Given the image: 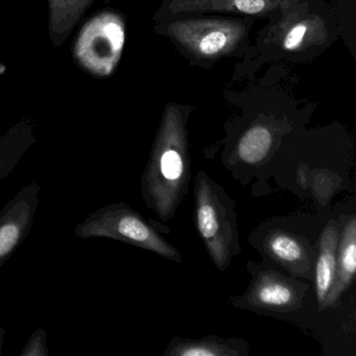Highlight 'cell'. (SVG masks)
<instances>
[{
  "instance_id": "obj_8",
  "label": "cell",
  "mask_w": 356,
  "mask_h": 356,
  "mask_svg": "<svg viewBox=\"0 0 356 356\" xmlns=\"http://www.w3.org/2000/svg\"><path fill=\"white\" fill-rule=\"evenodd\" d=\"M356 270V220L351 216L346 222L337 245L334 282L323 306L334 303L349 289Z\"/></svg>"
},
{
  "instance_id": "obj_13",
  "label": "cell",
  "mask_w": 356,
  "mask_h": 356,
  "mask_svg": "<svg viewBox=\"0 0 356 356\" xmlns=\"http://www.w3.org/2000/svg\"><path fill=\"white\" fill-rule=\"evenodd\" d=\"M239 341L207 339L204 341H174L168 347L166 355L176 356H216L241 355Z\"/></svg>"
},
{
  "instance_id": "obj_16",
  "label": "cell",
  "mask_w": 356,
  "mask_h": 356,
  "mask_svg": "<svg viewBox=\"0 0 356 356\" xmlns=\"http://www.w3.org/2000/svg\"><path fill=\"white\" fill-rule=\"evenodd\" d=\"M22 356H49V352L47 345V332L40 327L33 332L28 343L22 350Z\"/></svg>"
},
{
  "instance_id": "obj_3",
  "label": "cell",
  "mask_w": 356,
  "mask_h": 356,
  "mask_svg": "<svg viewBox=\"0 0 356 356\" xmlns=\"http://www.w3.org/2000/svg\"><path fill=\"white\" fill-rule=\"evenodd\" d=\"M74 234L82 239H115L181 261L174 247L168 245L140 213L124 203L110 204L95 210L74 228Z\"/></svg>"
},
{
  "instance_id": "obj_10",
  "label": "cell",
  "mask_w": 356,
  "mask_h": 356,
  "mask_svg": "<svg viewBox=\"0 0 356 356\" xmlns=\"http://www.w3.org/2000/svg\"><path fill=\"white\" fill-rule=\"evenodd\" d=\"M339 241L337 226L334 224L328 225L321 236L320 253L316 266V297L320 305L324 304L334 282Z\"/></svg>"
},
{
  "instance_id": "obj_15",
  "label": "cell",
  "mask_w": 356,
  "mask_h": 356,
  "mask_svg": "<svg viewBox=\"0 0 356 356\" xmlns=\"http://www.w3.org/2000/svg\"><path fill=\"white\" fill-rule=\"evenodd\" d=\"M309 24L306 22L293 24L282 37L281 45L286 51H297L305 44L309 35Z\"/></svg>"
},
{
  "instance_id": "obj_14",
  "label": "cell",
  "mask_w": 356,
  "mask_h": 356,
  "mask_svg": "<svg viewBox=\"0 0 356 356\" xmlns=\"http://www.w3.org/2000/svg\"><path fill=\"white\" fill-rule=\"evenodd\" d=\"M273 136L270 131L262 124L250 128L239 140V157L249 164L259 163L264 159L270 147H272Z\"/></svg>"
},
{
  "instance_id": "obj_4",
  "label": "cell",
  "mask_w": 356,
  "mask_h": 356,
  "mask_svg": "<svg viewBox=\"0 0 356 356\" xmlns=\"http://www.w3.org/2000/svg\"><path fill=\"white\" fill-rule=\"evenodd\" d=\"M126 41L124 20L105 11L89 19L79 33L74 47L76 63L95 78H108L115 72Z\"/></svg>"
},
{
  "instance_id": "obj_17",
  "label": "cell",
  "mask_w": 356,
  "mask_h": 356,
  "mask_svg": "<svg viewBox=\"0 0 356 356\" xmlns=\"http://www.w3.org/2000/svg\"><path fill=\"white\" fill-rule=\"evenodd\" d=\"M6 335V329L3 328V327H0V354H1V351H3V339H5Z\"/></svg>"
},
{
  "instance_id": "obj_7",
  "label": "cell",
  "mask_w": 356,
  "mask_h": 356,
  "mask_svg": "<svg viewBox=\"0 0 356 356\" xmlns=\"http://www.w3.org/2000/svg\"><path fill=\"white\" fill-rule=\"evenodd\" d=\"M298 284L276 272H266L258 276L248 296L256 307L289 310L298 305L300 293Z\"/></svg>"
},
{
  "instance_id": "obj_11",
  "label": "cell",
  "mask_w": 356,
  "mask_h": 356,
  "mask_svg": "<svg viewBox=\"0 0 356 356\" xmlns=\"http://www.w3.org/2000/svg\"><path fill=\"white\" fill-rule=\"evenodd\" d=\"M95 0H49V35L55 47L62 44Z\"/></svg>"
},
{
  "instance_id": "obj_2",
  "label": "cell",
  "mask_w": 356,
  "mask_h": 356,
  "mask_svg": "<svg viewBox=\"0 0 356 356\" xmlns=\"http://www.w3.org/2000/svg\"><path fill=\"white\" fill-rule=\"evenodd\" d=\"M197 230L218 270H224L238 252L236 216L224 191L200 172L195 182Z\"/></svg>"
},
{
  "instance_id": "obj_9",
  "label": "cell",
  "mask_w": 356,
  "mask_h": 356,
  "mask_svg": "<svg viewBox=\"0 0 356 356\" xmlns=\"http://www.w3.org/2000/svg\"><path fill=\"white\" fill-rule=\"evenodd\" d=\"M266 250L273 259L295 274H305L310 268L305 245L286 232H274L266 237Z\"/></svg>"
},
{
  "instance_id": "obj_1",
  "label": "cell",
  "mask_w": 356,
  "mask_h": 356,
  "mask_svg": "<svg viewBox=\"0 0 356 356\" xmlns=\"http://www.w3.org/2000/svg\"><path fill=\"white\" fill-rule=\"evenodd\" d=\"M191 176L184 129L176 116L165 118L143 177V197L162 218L174 216Z\"/></svg>"
},
{
  "instance_id": "obj_6",
  "label": "cell",
  "mask_w": 356,
  "mask_h": 356,
  "mask_svg": "<svg viewBox=\"0 0 356 356\" xmlns=\"http://www.w3.org/2000/svg\"><path fill=\"white\" fill-rule=\"evenodd\" d=\"M40 186L32 181L0 211V268L22 247L34 225Z\"/></svg>"
},
{
  "instance_id": "obj_12",
  "label": "cell",
  "mask_w": 356,
  "mask_h": 356,
  "mask_svg": "<svg viewBox=\"0 0 356 356\" xmlns=\"http://www.w3.org/2000/svg\"><path fill=\"white\" fill-rule=\"evenodd\" d=\"M177 11H195L197 9L222 10L247 16H261L272 11L274 0H182L176 3Z\"/></svg>"
},
{
  "instance_id": "obj_5",
  "label": "cell",
  "mask_w": 356,
  "mask_h": 356,
  "mask_svg": "<svg viewBox=\"0 0 356 356\" xmlns=\"http://www.w3.org/2000/svg\"><path fill=\"white\" fill-rule=\"evenodd\" d=\"M229 19H181L168 32L183 49L200 60H216L231 53L245 38V28Z\"/></svg>"
}]
</instances>
